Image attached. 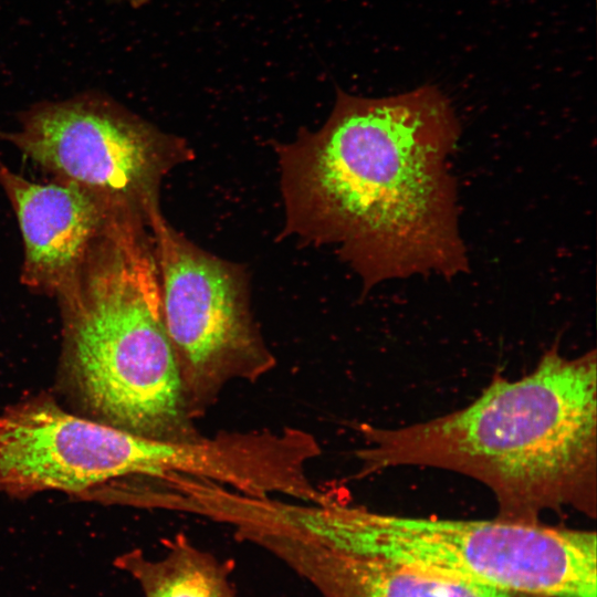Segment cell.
Returning a JSON list of instances; mask_svg holds the SVG:
<instances>
[{
  "label": "cell",
  "mask_w": 597,
  "mask_h": 597,
  "mask_svg": "<svg viewBox=\"0 0 597 597\" xmlns=\"http://www.w3.org/2000/svg\"><path fill=\"white\" fill-rule=\"evenodd\" d=\"M459 134L436 86L381 98L338 90L325 124L279 150L285 234L335 248L365 290L463 272L449 167Z\"/></svg>",
  "instance_id": "obj_1"
},
{
  "label": "cell",
  "mask_w": 597,
  "mask_h": 597,
  "mask_svg": "<svg viewBox=\"0 0 597 597\" xmlns=\"http://www.w3.org/2000/svg\"><path fill=\"white\" fill-rule=\"evenodd\" d=\"M363 478L420 465L488 486L495 517L535 524L545 511L597 513V354L551 347L514 380L498 374L467 407L397 427L358 426Z\"/></svg>",
  "instance_id": "obj_2"
},
{
  "label": "cell",
  "mask_w": 597,
  "mask_h": 597,
  "mask_svg": "<svg viewBox=\"0 0 597 597\" xmlns=\"http://www.w3.org/2000/svg\"><path fill=\"white\" fill-rule=\"evenodd\" d=\"M55 296L71 373L95 413L148 438L205 437L186 402L145 217L117 208Z\"/></svg>",
  "instance_id": "obj_3"
},
{
  "label": "cell",
  "mask_w": 597,
  "mask_h": 597,
  "mask_svg": "<svg viewBox=\"0 0 597 597\" xmlns=\"http://www.w3.org/2000/svg\"><path fill=\"white\" fill-rule=\"evenodd\" d=\"M277 528L327 551L543 597H596L594 531L285 502Z\"/></svg>",
  "instance_id": "obj_4"
},
{
  "label": "cell",
  "mask_w": 597,
  "mask_h": 597,
  "mask_svg": "<svg viewBox=\"0 0 597 597\" xmlns=\"http://www.w3.org/2000/svg\"><path fill=\"white\" fill-rule=\"evenodd\" d=\"M149 229L165 324L197 420L228 385L259 380L276 359L253 318L243 268L195 245L160 210Z\"/></svg>",
  "instance_id": "obj_5"
},
{
  "label": "cell",
  "mask_w": 597,
  "mask_h": 597,
  "mask_svg": "<svg viewBox=\"0 0 597 597\" xmlns=\"http://www.w3.org/2000/svg\"><path fill=\"white\" fill-rule=\"evenodd\" d=\"M56 180L85 188L150 221L159 187L175 167L191 160L181 138L160 130L100 91L42 101L0 133Z\"/></svg>",
  "instance_id": "obj_6"
},
{
  "label": "cell",
  "mask_w": 597,
  "mask_h": 597,
  "mask_svg": "<svg viewBox=\"0 0 597 597\" xmlns=\"http://www.w3.org/2000/svg\"><path fill=\"white\" fill-rule=\"evenodd\" d=\"M205 462L198 442L139 436L72 415L49 398L0 411V490L15 496L87 494L134 478L163 483L196 475Z\"/></svg>",
  "instance_id": "obj_7"
},
{
  "label": "cell",
  "mask_w": 597,
  "mask_h": 597,
  "mask_svg": "<svg viewBox=\"0 0 597 597\" xmlns=\"http://www.w3.org/2000/svg\"><path fill=\"white\" fill-rule=\"evenodd\" d=\"M0 186L23 241L21 283L56 295L75 276L92 244L117 208L75 184H39L0 165Z\"/></svg>",
  "instance_id": "obj_8"
},
{
  "label": "cell",
  "mask_w": 597,
  "mask_h": 597,
  "mask_svg": "<svg viewBox=\"0 0 597 597\" xmlns=\"http://www.w3.org/2000/svg\"><path fill=\"white\" fill-rule=\"evenodd\" d=\"M249 542L283 561L323 597H543L342 555L269 528L252 531Z\"/></svg>",
  "instance_id": "obj_9"
},
{
  "label": "cell",
  "mask_w": 597,
  "mask_h": 597,
  "mask_svg": "<svg viewBox=\"0 0 597 597\" xmlns=\"http://www.w3.org/2000/svg\"><path fill=\"white\" fill-rule=\"evenodd\" d=\"M166 543L160 559L133 549L118 556L115 566L140 585L145 597H237L228 563L198 548L184 533Z\"/></svg>",
  "instance_id": "obj_10"
},
{
  "label": "cell",
  "mask_w": 597,
  "mask_h": 597,
  "mask_svg": "<svg viewBox=\"0 0 597 597\" xmlns=\"http://www.w3.org/2000/svg\"><path fill=\"white\" fill-rule=\"evenodd\" d=\"M111 2H117V3H124L127 6H130L133 8H139L146 3H148L151 0H108Z\"/></svg>",
  "instance_id": "obj_11"
},
{
  "label": "cell",
  "mask_w": 597,
  "mask_h": 597,
  "mask_svg": "<svg viewBox=\"0 0 597 597\" xmlns=\"http://www.w3.org/2000/svg\"><path fill=\"white\" fill-rule=\"evenodd\" d=\"M1 164H2V163L0 161V165H1Z\"/></svg>",
  "instance_id": "obj_12"
}]
</instances>
